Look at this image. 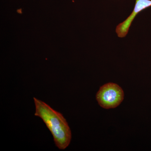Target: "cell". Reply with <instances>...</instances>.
<instances>
[{
	"instance_id": "6da1fadb",
	"label": "cell",
	"mask_w": 151,
	"mask_h": 151,
	"mask_svg": "<svg viewBox=\"0 0 151 151\" xmlns=\"http://www.w3.org/2000/svg\"><path fill=\"white\" fill-rule=\"evenodd\" d=\"M35 106V115L40 117L53 136L56 147L65 150L70 145L71 132L66 119L61 113L52 109L41 100L34 97Z\"/></svg>"
},
{
	"instance_id": "7a4b0ae2",
	"label": "cell",
	"mask_w": 151,
	"mask_h": 151,
	"mask_svg": "<svg viewBox=\"0 0 151 151\" xmlns=\"http://www.w3.org/2000/svg\"><path fill=\"white\" fill-rule=\"evenodd\" d=\"M124 92L118 84L108 83L101 86L96 94L98 104L102 108L109 109L116 108L124 99Z\"/></svg>"
},
{
	"instance_id": "3957f363",
	"label": "cell",
	"mask_w": 151,
	"mask_h": 151,
	"mask_svg": "<svg viewBox=\"0 0 151 151\" xmlns=\"http://www.w3.org/2000/svg\"><path fill=\"white\" fill-rule=\"evenodd\" d=\"M150 6L151 0H136L134 8L129 16L116 27V32L118 36L120 38L125 37L135 17L142 11Z\"/></svg>"
}]
</instances>
